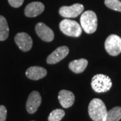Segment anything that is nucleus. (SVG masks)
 I'll return each mask as SVG.
<instances>
[{
    "instance_id": "obj_1",
    "label": "nucleus",
    "mask_w": 121,
    "mask_h": 121,
    "mask_svg": "<svg viewBox=\"0 0 121 121\" xmlns=\"http://www.w3.org/2000/svg\"><path fill=\"white\" fill-rule=\"evenodd\" d=\"M108 110L102 99L94 98L91 99L88 106L89 115L94 121H105Z\"/></svg>"
},
{
    "instance_id": "obj_2",
    "label": "nucleus",
    "mask_w": 121,
    "mask_h": 121,
    "mask_svg": "<svg viewBox=\"0 0 121 121\" xmlns=\"http://www.w3.org/2000/svg\"><path fill=\"white\" fill-rule=\"evenodd\" d=\"M80 23L82 29L87 34L95 32L98 27V18L95 12L88 10L82 14Z\"/></svg>"
},
{
    "instance_id": "obj_3",
    "label": "nucleus",
    "mask_w": 121,
    "mask_h": 121,
    "mask_svg": "<svg viewBox=\"0 0 121 121\" xmlns=\"http://www.w3.org/2000/svg\"><path fill=\"white\" fill-rule=\"evenodd\" d=\"M92 89L97 93H104L110 90L112 86L111 79L104 74H97L91 79Z\"/></svg>"
},
{
    "instance_id": "obj_4",
    "label": "nucleus",
    "mask_w": 121,
    "mask_h": 121,
    "mask_svg": "<svg viewBox=\"0 0 121 121\" xmlns=\"http://www.w3.org/2000/svg\"><path fill=\"white\" fill-rule=\"evenodd\" d=\"M59 28L64 35L72 36L79 37L82 33V28L78 22L69 19H65L59 24Z\"/></svg>"
},
{
    "instance_id": "obj_5",
    "label": "nucleus",
    "mask_w": 121,
    "mask_h": 121,
    "mask_svg": "<svg viewBox=\"0 0 121 121\" xmlns=\"http://www.w3.org/2000/svg\"><path fill=\"white\" fill-rule=\"evenodd\" d=\"M104 47L110 55H118L121 52V38L118 35H110L105 41Z\"/></svg>"
},
{
    "instance_id": "obj_6",
    "label": "nucleus",
    "mask_w": 121,
    "mask_h": 121,
    "mask_svg": "<svg viewBox=\"0 0 121 121\" xmlns=\"http://www.w3.org/2000/svg\"><path fill=\"white\" fill-rule=\"evenodd\" d=\"M84 7L82 4H75L71 6H62L59 9V13L61 16L66 18L76 17L82 13Z\"/></svg>"
},
{
    "instance_id": "obj_7",
    "label": "nucleus",
    "mask_w": 121,
    "mask_h": 121,
    "mask_svg": "<svg viewBox=\"0 0 121 121\" xmlns=\"http://www.w3.org/2000/svg\"><path fill=\"white\" fill-rule=\"evenodd\" d=\"M15 43H16L19 48L24 52L29 51L32 47V39L27 33L25 32H20L16 35Z\"/></svg>"
},
{
    "instance_id": "obj_8",
    "label": "nucleus",
    "mask_w": 121,
    "mask_h": 121,
    "mask_svg": "<svg viewBox=\"0 0 121 121\" xmlns=\"http://www.w3.org/2000/svg\"><path fill=\"white\" fill-rule=\"evenodd\" d=\"M42 98L39 92L33 91L30 94L26 102V110L30 114L35 113L40 106Z\"/></svg>"
},
{
    "instance_id": "obj_9",
    "label": "nucleus",
    "mask_w": 121,
    "mask_h": 121,
    "mask_svg": "<svg viewBox=\"0 0 121 121\" xmlns=\"http://www.w3.org/2000/svg\"><path fill=\"white\" fill-rule=\"evenodd\" d=\"M69 48L66 46H62L57 48L53 52L48 56L47 62L48 64H56L60 62L69 54Z\"/></svg>"
},
{
    "instance_id": "obj_10",
    "label": "nucleus",
    "mask_w": 121,
    "mask_h": 121,
    "mask_svg": "<svg viewBox=\"0 0 121 121\" xmlns=\"http://www.w3.org/2000/svg\"><path fill=\"white\" fill-rule=\"evenodd\" d=\"M35 30L38 36L44 41L51 42L52 40H53L54 39L53 31L43 22L38 23L36 25Z\"/></svg>"
},
{
    "instance_id": "obj_11",
    "label": "nucleus",
    "mask_w": 121,
    "mask_h": 121,
    "mask_svg": "<svg viewBox=\"0 0 121 121\" xmlns=\"http://www.w3.org/2000/svg\"><path fill=\"white\" fill-rule=\"evenodd\" d=\"M44 5L39 1H34L26 5L24 9L25 16L29 17H36L43 12Z\"/></svg>"
},
{
    "instance_id": "obj_12",
    "label": "nucleus",
    "mask_w": 121,
    "mask_h": 121,
    "mask_svg": "<svg viewBox=\"0 0 121 121\" xmlns=\"http://www.w3.org/2000/svg\"><path fill=\"white\" fill-rule=\"evenodd\" d=\"M58 99L60 105L65 108L71 107L75 102V95L73 92L69 90H60L59 93Z\"/></svg>"
},
{
    "instance_id": "obj_13",
    "label": "nucleus",
    "mask_w": 121,
    "mask_h": 121,
    "mask_svg": "<svg viewBox=\"0 0 121 121\" xmlns=\"http://www.w3.org/2000/svg\"><path fill=\"white\" fill-rule=\"evenodd\" d=\"M47 74V70L41 67L33 66L30 67L26 70V75L27 78L32 80H39L44 77H45Z\"/></svg>"
},
{
    "instance_id": "obj_14",
    "label": "nucleus",
    "mask_w": 121,
    "mask_h": 121,
    "mask_svg": "<svg viewBox=\"0 0 121 121\" xmlns=\"http://www.w3.org/2000/svg\"><path fill=\"white\" fill-rule=\"evenodd\" d=\"M88 61L85 59H80L71 61L69 64V69L75 73H81L86 69Z\"/></svg>"
},
{
    "instance_id": "obj_15",
    "label": "nucleus",
    "mask_w": 121,
    "mask_h": 121,
    "mask_svg": "<svg viewBox=\"0 0 121 121\" xmlns=\"http://www.w3.org/2000/svg\"><path fill=\"white\" fill-rule=\"evenodd\" d=\"M9 27L5 17L0 15V40L4 41L8 38Z\"/></svg>"
},
{
    "instance_id": "obj_16",
    "label": "nucleus",
    "mask_w": 121,
    "mask_h": 121,
    "mask_svg": "<svg viewBox=\"0 0 121 121\" xmlns=\"http://www.w3.org/2000/svg\"><path fill=\"white\" fill-rule=\"evenodd\" d=\"M121 119V107L116 106L108 110L105 121H119Z\"/></svg>"
},
{
    "instance_id": "obj_17",
    "label": "nucleus",
    "mask_w": 121,
    "mask_h": 121,
    "mask_svg": "<svg viewBox=\"0 0 121 121\" xmlns=\"http://www.w3.org/2000/svg\"><path fill=\"white\" fill-rule=\"evenodd\" d=\"M65 114V111L62 109H55L49 114L48 120V121H60Z\"/></svg>"
},
{
    "instance_id": "obj_18",
    "label": "nucleus",
    "mask_w": 121,
    "mask_h": 121,
    "mask_svg": "<svg viewBox=\"0 0 121 121\" xmlns=\"http://www.w3.org/2000/svg\"><path fill=\"white\" fill-rule=\"evenodd\" d=\"M104 4L108 8L121 12V1L119 0H105Z\"/></svg>"
},
{
    "instance_id": "obj_19",
    "label": "nucleus",
    "mask_w": 121,
    "mask_h": 121,
    "mask_svg": "<svg viewBox=\"0 0 121 121\" xmlns=\"http://www.w3.org/2000/svg\"><path fill=\"white\" fill-rule=\"evenodd\" d=\"M7 118V109L4 105L0 106V121H5Z\"/></svg>"
},
{
    "instance_id": "obj_20",
    "label": "nucleus",
    "mask_w": 121,
    "mask_h": 121,
    "mask_svg": "<svg viewBox=\"0 0 121 121\" xmlns=\"http://www.w3.org/2000/svg\"><path fill=\"white\" fill-rule=\"evenodd\" d=\"M24 1V0H8V2L12 7L17 8L23 4Z\"/></svg>"
},
{
    "instance_id": "obj_21",
    "label": "nucleus",
    "mask_w": 121,
    "mask_h": 121,
    "mask_svg": "<svg viewBox=\"0 0 121 121\" xmlns=\"http://www.w3.org/2000/svg\"></svg>"
}]
</instances>
